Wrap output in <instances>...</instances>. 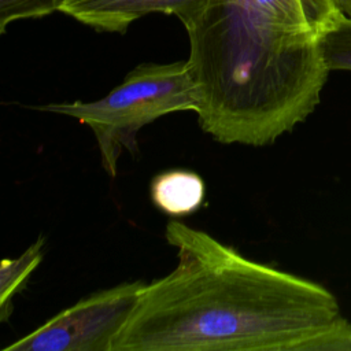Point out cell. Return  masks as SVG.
<instances>
[{"mask_svg":"<svg viewBox=\"0 0 351 351\" xmlns=\"http://www.w3.org/2000/svg\"><path fill=\"white\" fill-rule=\"evenodd\" d=\"M341 16L332 0H207L184 23L200 128L263 147L303 122L329 74L319 38Z\"/></svg>","mask_w":351,"mask_h":351,"instance_id":"7a4b0ae2","label":"cell"},{"mask_svg":"<svg viewBox=\"0 0 351 351\" xmlns=\"http://www.w3.org/2000/svg\"><path fill=\"white\" fill-rule=\"evenodd\" d=\"M332 3L341 15L351 18V0H332Z\"/></svg>","mask_w":351,"mask_h":351,"instance_id":"8fae6325","label":"cell"},{"mask_svg":"<svg viewBox=\"0 0 351 351\" xmlns=\"http://www.w3.org/2000/svg\"><path fill=\"white\" fill-rule=\"evenodd\" d=\"M207 0H62L58 11L97 30L125 33L137 19L151 14H173L182 25L199 15Z\"/></svg>","mask_w":351,"mask_h":351,"instance_id":"5b68a950","label":"cell"},{"mask_svg":"<svg viewBox=\"0 0 351 351\" xmlns=\"http://www.w3.org/2000/svg\"><path fill=\"white\" fill-rule=\"evenodd\" d=\"M195 107L193 81L185 60L138 64L103 99L47 104L40 110L88 125L96 137L104 170L115 177L122 152H137L136 134L143 126L170 112L195 111Z\"/></svg>","mask_w":351,"mask_h":351,"instance_id":"3957f363","label":"cell"},{"mask_svg":"<svg viewBox=\"0 0 351 351\" xmlns=\"http://www.w3.org/2000/svg\"><path fill=\"white\" fill-rule=\"evenodd\" d=\"M44 240L38 239L19 258L3 259L0 265V321L4 322L12 311V296L25 284L43 259Z\"/></svg>","mask_w":351,"mask_h":351,"instance_id":"52a82bcc","label":"cell"},{"mask_svg":"<svg viewBox=\"0 0 351 351\" xmlns=\"http://www.w3.org/2000/svg\"><path fill=\"white\" fill-rule=\"evenodd\" d=\"M151 197L163 213L182 217L200 207L204 199V182L193 171H165L152 180Z\"/></svg>","mask_w":351,"mask_h":351,"instance_id":"8992f818","label":"cell"},{"mask_svg":"<svg viewBox=\"0 0 351 351\" xmlns=\"http://www.w3.org/2000/svg\"><path fill=\"white\" fill-rule=\"evenodd\" d=\"M62 0H0V33L22 19H36L58 11Z\"/></svg>","mask_w":351,"mask_h":351,"instance_id":"9c48e42d","label":"cell"},{"mask_svg":"<svg viewBox=\"0 0 351 351\" xmlns=\"http://www.w3.org/2000/svg\"><path fill=\"white\" fill-rule=\"evenodd\" d=\"M178 263L145 284L111 351H299L343 317L332 292L243 256L180 221Z\"/></svg>","mask_w":351,"mask_h":351,"instance_id":"6da1fadb","label":"cell"},{"mask_svg":"<svg viewBox=\"0 0 351 351\" xmlns=\"http://www.w3.org/2000/svg\"><path fill=\"white\" fill-rule=\"evenodd\" d=\"M351 351V324L341 318L328 332L306 341L299 351Z\"/></svg>","mask_w":351,"mask_h":351,"instance_id":"30bf717a","label":"cell"},{"mask_svg":"<svg viewBox=\"0 0 351 351\" xmlns=\"http://www.w3.org/2000/svg\"><path fill=\"white\" fill-rule=\"evenodd\" d=\"M144 285L133 281L95 292L4 351H111L114 337L134 310Z\"/></svg>","mask_w":351,"mask_h":351,"instance_id":"277c9868","label":"cell"},{"mask_svg":"<svg viewBox=\"0 0 351 351\" xmlns=\"http://www.w3.org/2000/svg\"><path fill=\"white\" fill-rule=\"evenodd\" d=\"M319 49L329 71H351V18L343 15L319 38Z\"/></svg>","mask_w":351,"mask_h":351,"instance_id":"ba28073f","label":"cell"}]
</instances>
